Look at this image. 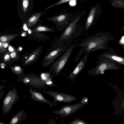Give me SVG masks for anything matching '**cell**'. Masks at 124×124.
<instances>
[{"mask_svg":"<svg viewBox=\"0 0 124 124\" xmlns=\"http://www.w3.org/2000/svg\"><path fill=\"white\" fill-rule=\"evenodd\" d=\"M48 86L46 85L45 87L43 89V92L54 99V103H55L57 102H59L66 103L72 101L74 100V97L70 95L51 90H46V89Z\"/></svg>","mask_w":124,"mask_h":124,"instance_id":"obj_7","label":"cell"},{"mask_svg":"<svg viewBox=\"0 0 124 124\" xmlns=\"http://www.w3.org/2000/svg\"><path fill=\"white\" fill-rule=\"evenodd\" d=\"M96 9V8H93L90 13L85 26V32L87 30L92 23L94 16L95 14Z\"/></svg>","mask_w":124,"mask_h":124,"instance_id":"obj_18","label":"cell"},{"mask_svg":"<svg viewBox=\"0 0 124 124\" xmlns=\"http://www.w3.org/2000/svg\"><path fill=\"white\" fill-rule=\"evenodd\" d=\"M29 4V0H23L22 6L24 13L26 12Z\"/></svg>","mask_w":124,"mask_h":124,"instance_id":"obj_22","label":"cell"},{"mask_svg":"<svg viewBox=\"0 0 124 124\" xmlns=\"http://www.w3.org/2000/svg\"><path fill=\"white\" fill-rule=\"evenodd\" d=\"M54 76V75L53 74L51 76L50 73H43L41 74V78L45 83L46 85L54 87H59L58 85L54 84L52 81V78Z\"/></svg>","mask_w":124,"mask_h":124,"instance_id":"obj_15","label":"cell"},{"mask_svg":"<svg viewBox=\"0 0 124 124\" xmlns=\"http://www.w3.org/2000/svg\"><path fill=\"white\" fill-rule=\"evenodd\" d=\"M75 46L74 45L70 46L58 59L51 64L49 69L50 72L55 76L60 74L68 61Z\"/></svg>","mask_w":124,"mask_h":124,"instance_id":"obj_4","label":"cell"},{"mask_svg":"<svg viewBox=\"0 0 124 124\" xmlns=\"http://www.w3.org/2000/svg\"><path fill=\"white\" fill-rule=\"evenodd\" d=\"M10 59L9 55L7 54L5 55L4 57V60L5 61H7Z\"/></svg>","mask_w":124,"mask_h":124,"instance_id":"obj_26","label":"cell"},{"mask_svg":"<svg viewBox=\"0 0 124 124\" xmlns=\"http://www.w3.org/2000/svg\"><path fill=\"white\" fill-rule=\"evenodd\" d=\"M23 28L24 30L25 31H27L28 30V28L27 27L26 24H24Z\"/></svg>","mask_w":124,"mask_h":124,"instance_id":"obj_31","label":"cell"},{"mask_svg":"<svg viewBox=\"0 0 124 124\" xmlns=\"http://www.w3.org/2000/svg\"><path fill=\"white\" fill-rule=\"evenodd\" d=\"M11 69L13 73L19 76L23 74L24 70L20 66H16L12 67Z\"/></svg>","mask_w":124,"mask_h":124,"instance_id":"obj_20","label":"cell"},{"mask_svg":"<svg viewBox=\"0 0 124 124\" xmlns=\"http://www.w3.org/2000/svg\"><path fill=\"white\" fill-rule=\"evenodd\" d=\"M68 17L66 14H62L47 19V20L54 23L58 31H60L68 24Z\"/></svg>","mask_w":124,"mask_h":124,"instance_id":"obj_9","label":"cell"},{"mask_svg":"<svg viewBox=\"0 0 124 124\" xmlns=\"http://www.w3.org/2000/svg\"><path fill=\"white\" fill-rule=\"evenodd\" d=\"M76 3L75 0H72L71 1L70 3V5L71 6H74L76 5Z\"/></svg>","mask_w":124,"mask_h":124,"instance_id":"obj_29","label":"cell"},{"mask_svg":"<svg viewBox=\"0 0 124 124\" xmlns=\"http://www.w3.org/2000/svg\"><path fill=\"white\" fill-rule=\"evenodd\" d=\"M4 85H0V100L2 97L5 92Z\"/></svg>","mask_w":124,"mask_h":124,"instance_id":"obj_23","label":"cell"},{"mask_svg":"<svg viewBox=\"0 0 124 124\" xmlns=\"http://www.w3.org/2000/svg\"><path fill=\"white\" fill-rule=\"evenodd\" d=\"M16 52L14 51L10 54V55L12 58H14L16 57Z\"/></svg>","mask_w":124,"mask_h":124,"instance_id":"obj_28","label":"cell"},{"mask_svg":"<svg viewBox=\"0 0 124 124\" xmlns=\"http://www.w3.org/2000/svg\"><path fill=\"white\" fill-rule=\"evenodd\" d=\"M27 118L25 110L23 109L16 114L9 120V124H19Z\"/></svg>","mask_w":124,"mask_h":124,"instance_id":"obj_14","label":"cell"},{"mask_svg":"<svg viewBox=\"0 0 124 124\" xmlns=\"http://www.w3.org/2000/svg\"><path fill=\"white\" fill-rule=\"evenodd\" d=\"M8 42H4L3 45V46L4 48H6L8 46Z\"/></svg>","mask_w":124,"mask_h":124,"instance_id":"obj_30","label":"cell"},{"mask_svg":"<svg viewBox=\"0 0 124 124\" xmlns=\"http://www.w3.org/2000/svg\"><path fill=\"white\" fill-rule=\"evenodd\" d=\"M26 33L25 32H23L22 34V36H25L26 35Z\"/></svg>","mask_w":124,"mask_h":124,"instance_id":"obj_33","label":"cell"},{"mask_svg":"<svg viewBox=\"0 0 124 124\" xmlns=\"http://www.w3.org/2000/svg\"><path fill=\"white\" fill-rule=\"evenodd\" d=\"M115 38L107 32L99 33L83 40L78 45L89 53L99 50L107 49L109 42Z\"/></svg>","mask_w":124,"mask_h":124,"instance_id":"obj_1","label":"cell"},{"mask_svg":"<svg viewBox=\"0 0 124 124\" xmlns=\"http://www.w3.org/2000/svg\"><path fill=\"white\" fill-rule=\"evenodd\" d=\"M41 15V13H36L29 18L27 23V27L30 28L34 25L38 21Z\"/></svg>","mask_w":124,"mask_h":124,"instance_id":"obj_16","label":"cell"},{"mask_svg":"<svg viewBox=\"0 0 124 124\" xmlns=\"http://www.w3.org/2000/svg\"><path fill=\"white\" fill-rule=\"evenodd\" d=\"M19 98V95L16 87H14L8 91L3 102L2 108L3 115H6L9 112Z\"/></svg>","mask_w":124,"mask_h":124,"instance_id":"obj_5","label":"cell"},{"mask_svg":"<svg viewBox=\"0 0 124 124\" xmlns=\"http://www.w3.org/2000/svg\"><path fill=\"white\" fill-rule=\"evenodd\" d=\"M74 105H62L59 109L53 111L56 115H60L62 118L67 117L74 112L75 110Z\"/></svg>","mask_w":124,"mask_h":124,"instance_id":"obj_11","label":"cell"},{"mask_svg":"<svg viewBox=\"0 0 124 124\" xmlns=\"http://www.w3.org/2000/svg\"><path fill=\"white\" fill-rule=\"evenodd\" d=\"M72 0H61L57 2L55 4L50 5L48 7L46 8L45 9L46 10L48 9L52 8L54 6L60 5L64 3L68 2Z\"/></svg>","mask_w":124,"mask_h":124,"instance_id":"obj_21","label":"cell"},{"mask_svg":"<svg viewBox=\"0 0 124 124\" xmlns=\"http://www.w3.org/2000/svg\"><path fill=\"white\" fill-rule=\"evenodd\" d=\"M16 80L39 90H43L46 85L45 83L39 75L33 73L20 76Z\"/></svg>","mask_w":124,"mask_h":124,"instance_id":"obj_2","label":"cell"},{"mask_svg":"<svg viewBox=\"0 0 124 124\" xmlns=\"http://www.w3.org/2000/svg\"><path fill=\"white\" fill-rule=\"evenodd\" d=\"M32 32L34 33H38L43 32H54L55 31L54 27H50L47 26H39L34 28Z\"/></svg>","mask_w":124,"mask_h":124,"instance_id":"obj_17","label":"cell"},{"mask_svg":"<svg viewBox=\"0 0 124 124\" xmlns=\"http://www.w3.org/2000/svg\"><path fill=\"white\" fill-rule=\"evenodd\" d=\"M17 36L18 35L16 34L4 35L0 37V40L4 42H9Z\"/></svg>","mask_w":124,"mask_h":124,"instance_id":"obj_19","label":"cell"},{"mask_svg":"<svg viewBox=\"0 0 124 124\" xmlns=\"http://www.w3.org/2000/svg\"><path fill=\"white\" fill-rule=\"evenodd\" d=\"M22 47H20L19 48V50H22Z\"/></svg>","mask_w":124,"mask_h":124,"instance_id":"obj_34","label":"cell"},{"mask_svg":"<svg viewBox=\"0 0 124 124\" xmlns=\"http://www.w3.org/2000/svg\"><path fill=\"white\" fill-rule=\"evenodd\" d=\"M99 60L97 63L98 64L89 71L93 74H103L104 71L109 69L117 70L121 67L117 63L110 59L100 56L98 57Z\"/></svg>","mask_w":124,"mask_h":124,"instance_id":"obj_3","label":"cell"},{"mask_svg":"<svg viewBox=\"0 0 124 124\" xmlns=\"http://www.w3.org/2000/svg\"><path fill=\"white\" fill-rule=\"evenodd\" d=\"M56 120L53 119H50V120L48 121L47 124H56L57 123H56Z\"/></svg>","mask_w":124,"mask_h":124,"instance_id":"obj_25","label":"cell"},{"mask_svg":"<svg viewBox=\"0 0 124 124\" xmlns=\"http://www.w3.org/2000/svg\"><path fill=\"white\" fill-rule=\"evenodd\" d=\"M99 56L110 59L119 64L124 65V58L113 51H108L101 54Z\"/></svg>","mask_w":124,"mask_h":124,"instance_id":"obj_12","label":"cell"},{"mask_svg":"<svg viewBox=\"0 0 124 124\" xmlns=\"http://www.w3.org/2000/svg\"><path fill=\"white\" fill-rule=\"evenodd\" d=\"M89 53L87 51L85 52L83 58L78 64L74 70L69 76L68 78L70 79H73L76 75L83 69L87 60Z\"/></svg>","mask_w":124,"mask_h":124,"instance_id":"obj_13","label":"cell"},{"mask_svg":"<svg viewBox=\"0 0 124 124\" xmlns=\"http://www.w3.org/2000/svg\"><path fill=\"white\" fill-rule=\"evenodd\" d=\"M118 43L124 49V35H123L119 41Z\"/></svg>","mask_w":124,"mask_h":124,"instance_id":"obj_24","label":"cell"},{"mask_svg":"<svg viewBox=\"0 0 124 124\" xmlns=\"http://www.w3.org/2000/svg\"><path fill=\"white\" fill-rule=\"evenodd\" d=\"M67 49V46L64 44L57 47L51 48L43 59L42 66L44 67H48Z\"/></svg>","mask_w":124,"mask_h":124,"instance_id":"obj_6","label":"cell"},{"mask_svg":"<svg viewBox=\"0 0 124 124\" xmlns=\"http://www.w3.org/2000/svg\"><path fill=\"white\" fill-rule=\"evenodd\" d=\"M4 42L1 41H0V49H1L3 47V45Z\"/></svg>","mask_w":124,"mask_h":124,"instance_id":"obj_32","label":"cell"},{"mask_svg":"<svg viewBox=\"0 0 124 124\" xmlns=\"http://www.w3.org/2000/svg\"><path fill=\"white\" fill-rule=\"evenodd\" d=\"M8 49L9 51L12 53L14 51V48L10 45L9 46Z\"/></svg>","mask_w":124,"mask_h":124,"instance_id":"obj_27","label":"cell"},{"mask_svg":"<svg viewBox=\"0 0 124 124\" xmlns=\"http://www.w3.org/2000/svg\"><path fill=\"white\" fill-rule=\"evenodd\" d=\"M42 46L39 45L36 49L29 54L28 57H25L26 59L24 62V65L28 66L35 62L39 58L42 50Z\"/></svg>","mask_w":124,"mask_h":124,"instance_id":"obj_10","label":"cell"},{"mask_svg":"<svg viewBox=\"0 0 124 124\" xmlns=\"http://www.w3.org/2000/svg\"><path fill=\"white\" fill-rule=\"evenodd\" d=\"M29 91L30 94V97L32 101H38L41 103L47 104L51 107L56 105L55 103L48 100L41 92L31 87L30 88Z\"/></svg>","mask_w":124,"mask_h":124,"instance_id":"obj_8","label":"cell"}]
</instances>
